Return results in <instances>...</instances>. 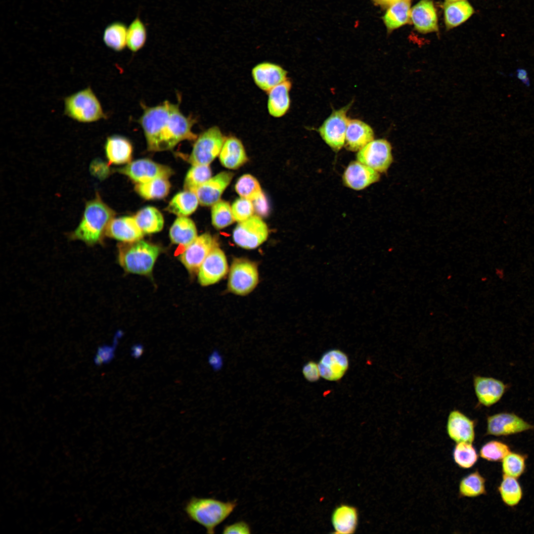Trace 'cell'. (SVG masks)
Returning a JSON list of instances; mask_svg holds the SVG:
<instances>
[{
  "mask_svg": "<svg viewBox=\"0 0 534 534\" xmlns=\"http://www.w3.org/2000/svg\"><path fill=\"white\" fill-rule=\"evenodd\" d=\"M171 184L166 178H159L150 181L136 183L134 187L136 192L147 200L163 199L170 192Z\"/></svg>",
  "mask_w": 534,
  "mask_h": 534,
  "instance_id": "cell-34",
  "label": "cell"
},
{
  "mask_svg": "<svg viewBox=\"0 0 534 534\" xmlns=\"http://www.w3.org/2000/svg\"><path fill=\"white\" fill-rule=\"evenodd\" d=\"M473 383L478 407H489L495 404L510 387L499 379L480 375H474Z\"/></svg>",
  "mask_w": 534,
  "mask_h": 534,
  "instance_id": "cell-15",
  "label": "cell"
},
{
  "mask_svg": "<svg viewBox=\"0 0 534 534\" xmlns=\"http://www.w3.org/2000/svg\"><path fill=\"white\" fill-rule=\"evenodd\" d=\"M170 237L172 242L184 248L197 237L194 222L186 217H178L171 226Z\"/></svg>",
  "mask_w": 534,
  "mask_h": 534,
  "instance_id": "cell-29",
  "label": "cell"
},
{
  "mask_svg": "<svg viewBox=\"0 0 534 534\" xmlns=\"http://www.w3.org/2000/svg\"><path fill=\"white\" fill-rule=\"evenodd\" d=\"M534 429V425L513 412H503L487 417L486 435L508 436Z\"/></svg>",
  "mask_w": 534,
  "mask_h": 534,
  "instance_id": "cell-12",
  "label": "cell"
},
{
  "mask_svg": "<svg viewBox=\"0 0 534 534\" xmlns=\"http://www.w3.org/2000/svg\"><path fill=\"white\" fill-rule=\"evenodd\" d=\"M486 479L478 471L463 477L459 484L460 497H475L487 493Z\"/></svg>",
  "mask_w": 534,
  "mask_h": 534,
  "instance_id": "cell-36",
  "label": "cell"
},
{
  "mask_svg": "<svg viewBox=\"0 0 534 534\" xmlns=\"http://www.w3.org/2000/svg\"><path fill=\"white\" fill-rule=\"evenodd\" d=\"M216 245L211 235L205 233L183 248L179 259L190 273H197L204 260Z\"/></svg>",
  "mask_w": 534,
  "mask_h": 534,
  "instance_id": "cell-13",
  "label": "cell"
},
{
  "mask_svg": "<svg viewBox=\"0 0 534 534\" xmlns=\"http://www.w3.org/2000/svg\"><path fill=\"white\" fill-rule=\"evenodd\" d=\"M143 234L134 217H131L112 219L105 231L106 236L125 243L140 240Z\"/></svg>",
  "mask_w": 534,
  "mask_h": 534,
  "instance_id": "cell-22",
  "label": "cell"
},
{
  "mask_svg": "<svg viewBox=\"0 0 534 534\" xmlns=\"http://www.w3.org/2000/svg\"><path fill=\"white\" fill-rule=\"evenodd\" d=\"M291 87V82L287 79L267 92V108L270 115L280 118L286 114L290 106Z\"/></svg>",
  "mask_w": 534,
  "mask_h": 534,
  "instance_id": "cell-26",
  "label": "cell"
},
{
  "mask_svg": "<svg viewBox=\"0 0 534 534\" xmlns=\"http://www.w3.org/2000/svg\"><path fill=\"white\" fill-rule=\"evenodd\" d=\"M259 281L257 265L245 259H236L229 270L227 286L231 292L244 296L252 292Z\"/></svg>",
  "mask_w": 534,
  "mask_h": 534,
  "instance_id": "cell-7",
  "label": "cell"
},
{
  "mask_svg": "<svg viewBox=\"0 0 534 534\" xmlns=\"http://www.w3.org/2000/svg\"><path fill=\"white\" fill-rule=\"evenodd\" d=\"M104 150L109 164L121 165L131 162L133 147L131 141L127 137L113 134L107 137Z\"/></svg>",
  "mask_w": 534,
  "mask_h": 534,
  "instance_id": "cell-23",
  "label": "cell"
},
{
  "mask_svg": "<svg viewBox=\"0 0 534 534\" xmlns=\"http://www.w3.org/2000/svg\"><path fill=\"white\" fill-rule=\"evenodd\" d=\"M160 253L159 248L142 240L120 244L119 262L128 272L141 275L150 273Z\"/></svg>",
  "mask_w": 534,
  "mask_h": 534,
  "instance_id": "cell-4",
  "label": "cell"
},
{
  "mask_svg": "<svg viewBox=\"0 0 534 534\" xmlns=\"http://www.w3.org/2000/svg\"><path fill=\"white\" fill-rule=\"evenodd\" d=\"M517 76L524 84L527 86L529 85V80L527 72L523 69H519L517 71Z\"/></svg>",
  "mask_w": 534,
  "mask_h": 534,
  "instance_id": "cell-51",
  "label": "cell"
},
{
  "mask_svg": "<svg viewBox=\"0 0 534 534\" xmlns=\"http://www.w3.org/2000/svg\"><path fill=\"white\" fill-rule=\"evenodd\" d=\"M128 26L123 22L116 21L108 24L103 33V41L107 47L120 52L127 47Z\"/></svg>",
  "mask_w": 534,
  "mask_h": 534,
  "instance_id": "cell-33",
  "label": "cell"
},
{
  "mask_svg": "<svg viewBox=\"0 0 534 534\" xmlns=\"http://www.w3.org/2000/svg\"><path fill=\"white\" fill-rule=\"evenodd\" d=\"M498 490L502 501L508 506L517 505L523 497L522 487L516 478L503 475Z\"/></svg>",
  "mask_w": 534,
  "mask_h": 534,
  "instance_id": "cell-37",
  "label": "cell"
},
{
  "mask_svg": "<svg viewBox=\"0 0 534 534\" xmlns=\"http://www.w3.org/2000/svg\"><path fill=\"white\" fill-rule=\"evenodd\" d=\"M460 0H445V1H446V2H452V1H460Z\"/></svg>",
  "mask_w": 534,
  "mask_h": 534,
  "instance_id": "cell-53",
  "label": "cell"
},
{
  "mask_svg": "<svg viewBox=\"0 0 534 534\" xmlns=\"http://www.w3.org/2000/svg\"><path fill=\"white\" fill-rule=\"evenodd\" d=\"M228 265L223 251L215 246L207 255L198 271L199 283L204 286L215 284L227 272Z\"/></svg>",
  "mask_w": 534,
  "mask_h": 534,
  "instance_id": "cell-14",
  "label": "cell"
},
{
  "mask_svg": "<svg viewBox=\"0 0 534 534\" xmlns=\"http://www.w3.org/2000/svg\"><path fill=\"white\" fill-rule=\"evenodd\" d=\"M351 105L352 102L339 109L334 110L318 129L323 140L335 151L340 150L345 144L349 120L347 113Z\"/></svg>",
  "mask_w": 534,
  "mask_h": 534,
  "instance_id": "cell-8",
  "label": "cell"
},
{
  "mask_svg": "<svg viewBox=\"0 0 534 534\" xmlns=\"http://www.w3.org/2000/svg\"><path fill=\"white\" fill-rule=\"evenodd\" d=\"M375 3L383 6H390L392 4L400 0H372Z\"/></svg>",
  "mask_w": 534,
  "mask_h": 534,
  "instance_id": "cell-52",
  "label": "cell"
},
{
  "mask_svg": "<svg viewBox=\"0 0 534 534\" xmlns=\"http://www.w3.org/2000/svg\"><path fill=\"white\" fill-rule=\"evenodd\" d=\"M379 179L378 172L358 161L351 162L343 176L345 185L356 190L363 189Z\"/></svg>",
  "mask_w": 534,
  "mask_h": 534,
  "instance_id": "cell-20",
  "label": "cell"
},
{
  "mask_svg": "<svg viewBox=\"0 0 534 534\" xmlns=\"http://www.w3.org/2000/svg\"><path fill=\"white\" fill-rule=\"evenodd\" d=\"M115 215V212L96 193L93 199L86 202L80 222L69 237L83 241L88 245L96 244L101 241Z\"/></svg>",
  "mask_w": 534,
  "mask_h": 534,
  "instance_id": "cell-2",
  "label": "cell"
},
{
  "mask_svg": "<svg viewBox=\"0 0 534 534\" xmlns=\"http://www.w3.org/2000/svg\"><path fill=\"white\" fill-rule=\"evenodd\" d=\"M302 373L306 380L310 382H316L321 377L318 364L313 361H309L304 365Z\"/></svg>",
  "mask_w": 534,
  "mask_h": 534,
  "instance_id": "cell-46",
  "label": "cell"
},
{
  "mask_svg": "<svg viewBox=\"0 0 534 534\" xmlns=\"http://www.w3.org/2000/svg\"><path fill=\"white\" fill-rule=\"evenodd\" d=\"M208 363L214 371L220 370L223 364V358L217 350H214L208 357Z\"/></svg>",
  "mask_w": 534,
  "mask_h": 534,
  "instance_id": "cell-49",
  "label": "cell"
},
{
  "mask_svg": "<svg viewBox=\"0 0 534 534\" xmlns=\"http://www.w3.org/2000/svg\"><path fill=\"white\" fill-rule=\"evenodd\" d=\"M116 171L129 177L136 183L146 182L159 178H169L173 171L169 167L148 159H138Z\"/></svg>",
  "mask_w": 534,
  "mask_h": 534,
  "instance_id": "cell-11",
  "label": "cell"
},
{
  "mask_svg": "<svg viewBox=\"0 0 534 534\" xmlns=\"http://www.w3.org/2000/svg\"><path fill=\"white\" fill-rule=\"evenodd\" d=\"M134 218L143 233H156L163 228V217L155 207L147 206L141 209L136 213Z\"/></svg>",
  "mask_w": 534,
  "mask_h": 534,
  "instance_id": "cell-32",
  "label": "cell"
},
{
  "mask_svg": "<svg viewBox=\"0 0 534 534\" xmlns=\"http://www.w3.org/2000/svg\"><path fill=\"white\" fill-rule=\"evenodd\" d=\"M236 505L235 501L192 497L186 503L184 510L191 520L205 528L207 533L214 534L216 527L232 513Z\"/></svg>",
  "mask_w": 534,
  "mask_h": 534,
  "instance_id": "cell-3",
  "label": "cell"
},
{
  "mask_svg": "<svg viewBox=\"0 0 534 534\" xmlns=\"http://www.w3.org/2000/svg\"><path fill=\"white\" fill-rule=\"evenodd\" d=\"M116 346L103 345L98 348L94 356L93 361L95 365L100 366L103 363L110 362L115 356Z\"/></svg>",
  "mask_w": 534,
  "mask_h": 534,
  "instance_id": "cell-45",
  "label": "cell"
},
{
  "mask_svg": "<svg viewBox=\"0 0 534 534\" xmlns=\"http://www.w3.org/2000/svg\"><path fill=\"white\" fill-rule=\"evenodd\" d=\"M211 219L213 225L218 229L227 227L235 221L231 206L223 200H220L212 205Z\"/></svg>",
  "mask_w": 534,
  "mask_h": 534,
  "instance_id": "cell-42",
  "label": "cell"
},
{
  "mask_svg": "<svg viewBox=\"0 0 534 534\" xmlns=\"http://www.w3.org/2000/svg\"><path fill=\"white\" fill-rule=\"evenodd\" d=\"M374 132L365 122L357 119L349 120L346 133L345 145L352 151H358L374 140Z\"/></svg>",
  "mask_w": 534,
  "mask_h": 534,
  "instance_id": "cell-24",
  "label": "cell"
},
{
  "mask_svg": "<svg viewBox=\"0 0 534 534\" xmlns=\"http://www.w3.org/2000/svg\"><path fill=\"white\" fill-rule=\"evenodd\" d=\"M212 171L209 165H194L187 172L184 181L185 190L193 191L212 177Z\"/></svg>",
  "mask_w": 534,
  "mask_h": 534,
  "instance_id": "cell-41",
  "label": "cell"
},
{
  "mask_svg": "<svg viewBox=\"0 0 534 534\" xmlns=\"http://www.w3.org/2000/svg\"><path fill=\"white\" fill-rule=\"evenodd\" d=\"M64 113L82 123H91L107 118L101 103L88 87L64 98Z\"/></svg>",
  "mask_w": 534,
  "mask_h": 534,
  "instance_id": "cell-5",
  "label": "cell"
},
{
  "mask_svg": "<svg viewBox=\"0 0 534 534\" xmlns=\"http://www.w3.org/2000/svg\"><path fill=\"white\" fill-rule=\"evenodd\" d=\"M141 106L143 112L137 122L142 129L149 151L171 150L182 141H195L197 138L192 129L195 119L185 116L179 103L165 100L154 106L141 103Z\"/></svg>",
  "mask_w": 534,
  "mask_h": 534,
  "instance_id": "cell-1",
  "label": "cell"
},
{
  "mask_svg": "<svg viewBox=\"0 0 534 534\" xmlns=\"http://www.w3.org/2000/svg\"><path fill=\"white\" fill-rule=\"evenodd\" d=\"M411 0H400L390 5L383 17L384 23L390 32L409 22Z\"/></svg>",
  "mask_w": 534,
  "mask_h": 534,
  "instance_id": "cell-30",
  "label": "cell"
},
{
  "mask_svg": "<svg viewBox=\"0 0 534 534\" xmlns=\"http://www.w3.org/2000/svg\"><path fill=\"white\" fill-rule=\"evenodd\" d=\"M287 72L281 66L269 62L259 63L252 70L254 83L261 90L268 92L287 79Z\"/></svg>",
  "mask_w": 534,
  "mask_h": 534,
  "instance_id": "cell-19",
  "label": "cell"
},
{
  "mask_svg": "<svg viewBox=\"0 0 534 534\" xmlns=\"http://www.w3.org/2000/svg\"><path fill=\"white\" fill-rule=\"evenodd\" d=\"M199 203L195 192L185 190L174 196L166 210L178 217H186L196 210Z\"/></svg>",
  "mask_w": 534,
  "mask_h": 534,
  "instance_id": "cell-31",
  "label": "cell"
},
{
  "mask_svg": "<svg viewBox=\"0 0 534 534\" xmlns=\"http://www.w3.org/2000/svg\"><path fill=\"white\" fill-rule=\"evenodd\" d=\"M251 533V530L250 526L246 522L243 521L225 526L222 531V533L224 534H249Z\"/></svg>",
  "mask_w": 534,
  "mask_h": 534,
  "instance_id": "cell-47",
  "label": "cell"
},
{
  "mask_svg": "<svg viewBox=\"0 0 534 534\" xmlns=\"http://www.w3.org/2000/svg\"><path fill=\"white\" fill-rule=\"evenodd\" d=\"M225 139L218 127L208 128L195 139L188 162L192 165H209L219 155Z\"/></svg>",
  "mask_w": 534,
  "mask_h": 534,
  "instance_id": "cell-6",
  "label": "cell"
},
{
  "mask_svg": "<svg viewBox=\"0 0 534 534\" xmlns=\"http://www.w3.org/2000/svg\"><path fill=\"white\" fill-rule=\"evenodd\" d=\"M318 364L322 378L329 381H336L345 374L349 361L347 355L343 351L332 349L322 356Z\"/></svg>",
  "mask_w": 534,
  "mask_h": 534,
  "instance_id": "cell-18",
  "label": "cell"
},
{
  "mask_svg": "<svg viewBox=\"0 0 534 534\" xmlns=\"http://www.w3.org/2000/svg\"><path fill=\"white\" fill-rule=\"evenodd\" d=\"M472 443H457L454 447L452 457L455 463L460 468L468 469L477 462L478 454Z\"/></svg>",
  "mask_w": 534,
  "mask_h": 534,
  "instance_id": "cell-38",
  "label": "cell"
},
{
  "mask_svg": "<svg viewBox=\"0 0 534 534\" xmlns=\"http://www.w3.org/2000/svg\"><path fill=\"white\" fill-rule=\"evenodd\" d=\"M415 29L422 34L438 31V17L432 0H421L410 11Z\"/></svg>",
  "mask_w": 534,
  "mask_h": 534,
  "instance_id": "cell-21",
  "label": "cell"
},
{
  "mask_svg": "<svg viewBox=\"0 0 534 534\" xmlns=\"http://www.w3.org/2000/svg\"><path fill=\"white\" fill-rule=\"evenodd\" d=\"M143 352V347L140 344L134 345L131 348V356L136 359L140 357Z\"/></svg>",
  "mask_w": 534,
  "mask_h": 534,
  "instance_id": "cell-50",
  "label": "cell"
},
{
  "mask_svg": "<svg viewBox=\"0 0 534 534\" xmlns=\"http://www.w3.org/2000/svg\"><path fill=\"white\" fill-rule=\"evenodd\" d=\"M356 158L378 173H385L393 162L391 145L385 139L373 140L358 151Z\"/></svg>",
  "mask_w": 534,
  "mask_h": 534,
  "instance_id": "cell-10",
  "label": "cell"
},
{
  "mask_svg": "<svg viewBox=\"0 0 534 534\" xmlns=\"http://www.w3.org/2000/svg\"><path fill=\"white\" fill-rule=\"evenodd\" d=\"M526 455L510 451L502 460L503 475L516 478L520 477L526 470Z\"/></svg>",
  "mask_w": 534,
  "mask_h": 534,
  "instance_id": "cell-40",
  "label": "cell"
},
{
  "mask_svg": "<svg viewBox=\"0 0 534 534\" xmlns=\"http://www.w3.org/2000/svg\"><path fill=\"white\" fill-rule=\"evenodd\" d=\"M231 210L235 221L238 222L251 217L254 212L252 201L242 197L237 199L233 203Z\"/></svg>",
  "mask_w": 534,
  "mask_h": 534,
  "instance_id": "cell-44",
  "label": "cell"
},
{
  "mask_svg": "<svg viewBox=\"0 0 534 534\" xmlns=\"http://www.w3.org/2000/svg\"><path fill=\"white\" fill-rule=\"evenodd\" d=\"M268 235L266 223L258 216L253 215L238 223L233 230L232 237L238 246L245 249H254L263 244Z\"/></svg>",
  "mask_w": 534,
  "mask_h": 534,
  "instance_id": "cell-9",
  "label": "cell"
},
{
  "mask_svg": "<svg viewBox=\"0 0 534 534\" xmlns=\"http://www.w3.org/2000/svg\"><path fill=\"white\" fill-rule=\"evenodd\" d=\"M474 12L472 5L466 0L445 1L444 15L446 29L449 30L460 25L469 18Z\"/></svg>",
  "mask_w": 534,
  "mask_h": 534,
  "instance_id": "cell-28",
  "label": "cell"
},
{
  "mask_svg": "<svg viewBox=\"0 0 534 534\" xmlns=\"http://www.w3.org/2000/svg\"><path fill=\"white\" fill-rule=\"evenodd\" d=\"M235 189L240 197L252 201L263 193L258 180L250 174L241 176L235 183Z\"/></svg>",
  "mask_w": 534,
  "mask_h": 534,
  "instance_id": "cell-39",
  "label": "cell"
},
{
  "mask_svg": "<svg viewBox=\"0 0 534 534\" xmlns=\"http://www.w3.org/2000/svg\"><path fill=\"white\" fill-rule=\"evenodd\" d=\"M233 176L231 172H222L191 191L195 193L201 205L212 206L220 200Z\"/></svg>",
  "mask_w": 534,
  "mask_h": 534,
  "instance_id": "cell-17",
  "label": "cell"
},
{
  "mask_svg": "<svg viewBox=\"0 0 534 534\" xmlns=\"http://www.w3.org/2000/svg\"><path fill=\"white\" fill-rule=\"evenodd\" d=\"M146 25L137 15L128 26L127 47L133 52H136L145 45L148 32Z\"/></svg>",
  "mask_w": 534,
  "mask_h": 534,
  "instance_id": "cell-35",
  "label": "cell"
},
{
  "mask_svg": "<svg viewBox=\"0 0 534 534\" xmlns=\"http://www.w3.org/2000/svg\"><path fill=\"white\" fill-rule=\"evenodd\" d=\"M219 158L222 165L229 169H236L248 160L242 142L233 136L225 139L219 154Z\"/></svg>",
  "mask_w": 534,
  "mask_h": 534,
  "instance_id": "cell-25",
  "label": "cell"
},
{
  "mask_svg": "<svg viewBox=\"0 0 534 534\" xmlns=\"http://www.w3.org/2000/svg\"><path fill=\"white\" fill-rule=\"evenodd\" d=\"M254 211L260 216H266L269 211L268 204L267 198L263 193L258 198L252 201Z\"/></svg>",
  "mask_w": 534,
  "mask_h": 534,
  "instance_id": "cell-48",
  "label": "cell"
},
{
  "mask_svg": "<svg viewBox=\"0 0 534 534\" xmlns=\"http://www.w3.org/2000/svg\"><path fill=\"white\" fill-rule=\"evenodd\" d=\"M476 421L469 418L458 409L451 410L446 422V432L448 437L457 443H472L475 438Z\"/></svg>",
  "mask_w": 534,
  "mask_h": 534,
  "instance_id": "cell-16",
  "label": "cell"
},
{
  "mask_svg": "<svg viewBox=\"0 0 534 534\" xmlns=\"http://www.w3.org/2000/svg\"><path fill=\"white\" fill-rule=\"evenodd\" d=\"M510 447L506 444L497 440L489 441L483 445L480 449L481 458L489 461H502L510 452Z\"/></svg>",
  "mask_w": 534,
  "mask_h": 534,
  "instance_id": "cell-43",
  "label": "cell"
},
{
  "mask_svg": "<svg viewBox=\"0 0 534 534\" xmlns=\"http://www.w3.org/2000/svg\"><path fill=\"white\" fill-rule=\"evenodd\" d=\"M358 522V511L355 507L352 505L340 504L334 509L332 513L331 522L334 533H354Z\"/></svg>",
  "mask_w": 534,
  "mask_h": 534,
  "instance_id": "cell-27",
  "label": "cell"
}]
</instances>
